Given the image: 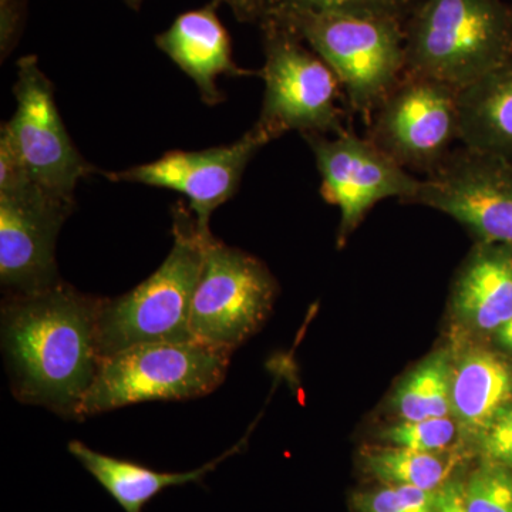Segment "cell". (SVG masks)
Here are the masks:
<instances>
[{
	"mask_svg": "<svg viewBox=\"0 0 512 512\" xmlns=\"http://www.w3.org/2000/svg\"><path fill=\"white\" fill-rule=\"evenodd\" d=\"M458 426L453 417L403 421L382 431V439L392 446L417 451H446L457 436Z\"/></svg>",
	"mask_w": 512,
	"mask_h": 512,
	"instance_id": "23",
	"label": "cell"
},
{
	"mask_svg": "<svg viewBox=\"0 0 512 512\" xmlns=\"http://www.w3.org/2000/svg\"><path fill=\"white\" fill-rule=\"evenodd\" d=\"M512 55L503 0H419L406 26V70L463 89Z\"/></svg>",
	"mask_w": 512,
	"mask_h": 512,
	"instance_id": "3",
	"label": "cell"
},
{
	"mask_svg": "<svg viewBox=\"0 0 512 512\" xmlns=\"http://www.w3.org/2000/svg\"><path fill=\"white\" fill-rule=\"evenodd\" d=\"M261 26L265 94L255 124L274 140L288 131H299L302 136L343 133L346 128L338 106L342 87L336 74L301 37L278 20L266 18Z\"/></svg>",
	"mask_w": 512,
	"mask_h": 512,
	"instance_id": "6",
	"label": "cell"
},
{
	"mask_svg": "<svg viewBox=\"0 0 512 512\" xmlns=\"http://www.w3.org/2000/svg\"><path fill=\"white\" fill-rule=\"evenodd\" d=\"M474 441L484 461L512 468V402L494 417Z\"/></svg>",
	"mask_w": 512,
	"mask_h": 512,
	"instance_id": "25",
	"label": "cell"
},
{
	"mask_svg": "<svg viewBox=\"0 0 512 512\" xmlns=\"http://www.w3.org/2000/svg\"><path fill=\"white\" fill-rule=\"evenodd\" d=\"M124 2H126L128 6H131V8L138 9L143 0H124Z\"/></svg>",
	"mask_w": 512,
	"mask_h": 512,
	"instance_id": "29",
	"label": "cell"
},
{
	"mask_svg": "<svg viewBox=\"0 0 512 512\" xmlns=\"http://www.w3.org/2000/svg\"><path fill=\"white\" fill-rule=\"evenodd\" d=\"M239 446L241 443L210 463L185 473L151 470L134 461L106 456L77 440L70 441L69 451L124 511L141 512L165 488L201 483L225 458L237 453Z\"/></svg>",
	"mask_w": 512,
	"mask_h": 512,
	"instance_id": "18",
	"label": "cell"
},
{
	"mask_svg": "<svg viewBox=\"0 0 512 512\" xmlns=\"http://www.w3.org/2000/svg\"><path fill=\"white\" fill-rule=\"evenodd\" d=\"M74 200L37 187L9 153H0V282L8 296L56 284V241Z\"/></svg>",
	"mask_w": 512,
	"mask_h": 512,
	"instance_id": "7",
	"label": "cell"
},
{
	"mask_svg": "<svg viewBox=\"0 0 512 512\" xmlns=\"http://www.w3.org/2000/svg\"><path fill=\"white\" fill-rule=\"evenodd\" d=\"M322 178L323 200L339 208V241H345L377 202H412L421 180L397 164L367 137L346 128L338 136H303Z\"/></svg>",
	"mask_w": 512,
	"mask_h": 512,
	"instance_id": "11",
	"label": "cell"
},
{
	"mask_svg": "<svg viewBox=\"0 0 512 512\" xmlns=\"http://www.w3.org/2000/svg\"><path fill=\"white\" fill-rule=\"evenodd\" d=\"M274 138L255 124L235 143L200 151H170L151 163L104 173L113 183L165 188L187 197L202 234H210L211 215L237 194L242 175L261 148Z\"/></svg>",
	"mask_w": 512,
	"mask_h": 512,
	"instance_id": "13",
	"label": "cell"
},
{
	"mask_svg": "<svg viewBox=\"0 0 512 512\" xmlns=\"http://www.w3.org/2000/svg\"><path fill=\"white\" fill-rule=\"evenodd\" d=\"M416 3L417 0H269L266 15L276 12L350 13L404 20Z\"/></svg>",
	"mask_w": 512,
	"mask_h": 512,
	"instance_id": "22",
	"label": "cell"
},
{
	"mask_svg": "<svg viewBox=\"0 0 512 512\" xmlns=\"http://www.w3.org/2000/svg\"><path fill=\"white\" fill-rule=\"evenodd\" d=\"M16 110L3 124L0 144L8 148L37 187L74 200L77 184L97 168L84 160L67 133L47 79L36 56L18 62L13 86Z\"/></svg>",
	"mask_w": 512,
	"mask_h": 512,
	"instance_id": "10",
	"label": "cell"
},
{
	"mask_svg": "<svg viewBox=\"0 0 512 512\" xmlns=\"http://www.w3.org/2000/svg\"><path fill=\"white\" fill-rule=\"evenodd\" d=\"M228 353L195 340L144 343L100 359L76 419L130 404L207 396L227 376Z\"/></svg>",
	"mask_w": 512,
	"mask_h": 512,
	"instance_id": "5",
	"label": "cell"
},
{
	"mask_svg": "<svg viewBox=\"0 0 512 512\" xmlns=\"http://www.w3.org/2000/svg\"><path fill=\"white\" fill-rule=\"evenodd\" d=\"M276 282L259 259L204 235L200 278L195 286L190 332L195 342L231 355L268 318Z\"/></svg>",
	"mask_w": 512,
	"mask_h": 512,
	"instance_id": "8",
	"label": "cell"
},
{
	"mask_svg": "<svg viewBox=\"0 0 512 512\" xmlns=\"http://www.w3.org/2000/svg\"><path fill=\"white\" fill-rule=\"evenodd\" d=\"M434 512H468L464 483L447 481L436 493V508Z\"/></svg>",
	"mask_w": 512,
	"mask_h": 512,
	"instance_id": "26",
	"label": "cell"
},
{
	"mask_svg": "<svg viewBox=\"0 0 512 512\" xmlns=\"http://www.w3.org/2000/svg\"><path fill=\"white\" fill-rule=\"evenodd\" d=\"M229 6L239 22H259L266 16L269 0H217Z\"/></svg>",
	"mask_w": 512,
	"mask_h": 512,
	"instance_id": "27",
	"label": "cell"
},
{
	"mask_svg": "<svg viewBox=\"0 0 512 512\" xmlns=\"http://www.w3.org/2000/svg\"><path fill=\"white\" fill-rule=\"evenodd\" d=\"M453 362L446 350L427 357L404 377L393 396V407L403 421L451 416Z\"/></svg>",
	"mask_w": 512,
	"mask_h": 512,
	"instance_id": "19",
	"label": "cell"
},
{
	"mask_svg": "<svg viewBox=\"0 0 512 512\" xmlns=\"http://www.w3.org/2000/svg\"><path fill=\"white\" fill-rule=\"evenodd\" d=\"M453 313L476 332H497L512 319V248L478 242L451 293Z\"/></svg>",
	"mask_w": 512,
	"mask_h": 512,
	"instance_id": "15",
	"label": "cell"
},
{
	"mask_svg": "<svg viewBox=\"0 0 512 512\" xmlns=\"http://www.w3.org/2000/svg\"><path fill=\"white\" fill-rule=\"evenodd\" d=\"M460 89L404 72L367 124V138L407 171H436L460 141Z\"/></svg>",
	"mask_w": 512,
	"mask_h": 512,
	"instance_id": "9",
	"label": "cell"
},
{
	"mask_svg": "<svg viewBox=\"0 0 512 512\" xmlns=\"http://www.w3.org/2000/svg\"><path fill=\"white\" fill-rule=\"evenodd\" d=\"M468 512H512V468L484 461L464 483Z\"/></svg>",
	"mask_w": 512,
	"mask_h": 512,
	"instance_id": "21",
	"label": "cell"
},
{
	"mask_svg": "<svg viewBox=\"0 0 512 512\" xmlns=\"http://www.w3.org/2000/svg\"><path fill=\"white\" fill-rule=\"evenodd\" d=\"M15 2V0H2V3Z\"/></svg>",
	"mask_w": 512,
	"mask_h": 512,
	"instance_id": "30",
	"label": "cell"
},
{
	"mask_svg": "<svg viewBox=\"0 0 512 512\" xmlns=\"http://www.w3.org/2000/svg\"><path fill=\"white\" fill-rule=\"evenodd\" d=\"M512 402V367L490 350L468 348L453 362L451 417L466 436L476 440Z\"/></svg>",
	"mask_w": 512,
	"mask_h": 512,
	"instance_id": "16",
	"label": "cell"
},
{
	"mask_svg": "<svg viewBox=\"0 0 512 512\" xmlns=\"http://www.w3.org/2000/svg\"><path fill=\"white\" fill-rule=\"evenodd\" d=\"M366 470L387 485H409L437 491L453 471V458L446 451H417L403 447L370 448L363 454Z\"/></svg>",
	"mask_w": 512,
	"mask_h": 512,
	"instance_id": "20",
	"label": "cell"
},
{
	"mask_svg": "<svg viewBox=\"0 0 512 512\" xmlns=\"http://www.w3.org/2000/svg\"><path fill=\"white\" fill-rule=\"evenodd\" d=\"M101 302L63 281L33 295L6 298L2 346L16 399L77 416L100 365Z\"/></svg>",
	"mask_w": 512,
	"mask_h": 512,
	"instance_id": "1",
	"label": "cell"
},
{
	"mask_svg": "<svg viewBox=\"0 0 512 512\" xmlns=\"http://www.w3.org/2000/svg\"><path fill=\"white\" fill-rule=\"evenodd\" d=\"M293 30L338 77L350 110L372 119L406 70L402 19L350 13L276 12L265 16Z\"/></svg>",
	"mask_w": 512,
	"mask_h": 512,
	"instance_id": "4",
	"label": "cell"
},
{
	"mask_svg": "<svg viewBox=\"0 0 512 512\" xmlns=\"http://www.w3.org/2000/svg\"><path fill=\"white\" fill-rule=\"evenodd\" d=\"M460 143L512 163V55L460 89Z\"/></svg>",
	"mask_w": 512,
	"mask_h": 512,
	"instance_id": "17",
	"label": "cell"
},
{
	"mask_svg": "<svg viewBox=\"0 0 512 512\" xmlns=\"http://www.w3.org/2000/svg\"><path fill=\"white\" fill-rule=\"evenodd\" d=\"M495 339L503 348L512 350V319L495 332Z\"/></svg>",
	"mask_w": 512,
	"mask_h": 512,
	"instance_id": "28",
	"label": "cell"
},
{
	"mask_svg": "<svg viewBox=\"0 0 512 512\" xmlns=\"http://www.w3.org/2000/svg\"><path fill=\"white\" fill-rule=\"evenodd\" d=\"M437 491L421 490L409 485H387L357 494L359 512H434Z\"/></svg>",
	"mask_w": 512,
	"mask_h": 512,
	"instance_id": "24",
	"label": "cell"
},
{
	"mask_svg": "<svg viewBox=\"0 0 512 512\" xmlns=\"http://www.w3.org/2000/svg\"><path fill=\"white\" fill-rule=\"evenodd\" d=\"M412 202L454 218L478 242L512 248V163L508 161L457 148L421 180Z\"/></svg>",
	"mask_w": 512,
	"mask_h": 512,
	"instance_id": "12",
	"label": "cell"
},
{
	"mask_svg": "<svg viewBox=\"0 0 512 512\" xmlns=\"http://www.w3.org/2000/svg\"><path fill=\"white\" fill-rule=\"evenodd\" d=\"M217 3L183 13L156 37L158 49L191 77L208 106L224 101L217 87L218 77H261V70L242 69L235 63L231 39L217 15Z\"/></svg>",
	"mask_w": 512,
	"mask_h": 512,
	"instance_id": "14",
	"label": "cell"
},
{
	"mask_svg": "<svg viewBox=\"0 0 512 512\" xmlns=\"http://www.w3.org/2000/svg\"><path fill=\"white\" fill-rule=\"evenodd\" d=\"M174 245L160 268L133 291L103 299L97 318L100 359L133 346L192 339L190 315L200 278L204 235L183 202L173 208Z\"/></svg>",
	"mask_w": 512,
	"mask_h": 512,
	"instance_id": "2",
	"label": "cell"
}]
</instances>
